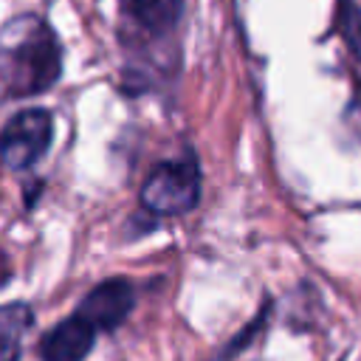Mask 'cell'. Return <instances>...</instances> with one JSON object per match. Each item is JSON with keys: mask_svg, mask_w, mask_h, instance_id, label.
Segmentation results:
<instances>
[{"mask_svg": "<svg viewBox=\"0 0 361 361\" xmlns=\"http://www.w3.org/2000/svg\"><path fill=\"white\" fill-rule=\"evenodd\" d=\"M135 290L130 279H104L99 282L79 305V316L93 327V330H116L133 310Z\"/></svg>", "mask_w": 361, "mask_h": 361, "instance_id": "obj_4", "label": "cell"}, {"mask_svg": "<svg viewBox=\"0 0 361 361\" xmlns=\"http://www.w3.org/2000/svg\"><path fill=\"white\" fill-rule=\"evenodd\" d=\"M121 8L147 34H164L178 23L183 0H121Z\"/></svg>", "mask_w": 361, "mask_h": 361, "instance_id": "obj_6", "label": "cell"}, {"mask_svg": "<svg viewBox=\"0 0 361 361\" xmlns=\"http://www.w3.org/2000/svg\"><path fill=\"white\" fill-rule=\"evenodd\" d=\"M62 71L56 34L39 17L23 14L0 31V82L11 96L45 93Z\"/></svg>", "mask_w": 361, "mask_h": 361, "instance_id": "obj_1", "label": "cell"}, {"mask_svg": "<svg viewBox=\"0 0 361 361\" xmlns=\"http://www.w3.org/2000/svg\"><path fill=\"white\" fill-rule=\"evenodd\" d=\"M31 322H34V313L23 302L0 307V361H17L20 341L28 333Z\"/></svg>", "mask_w": 361, "mask_h": 361, "instance_id": "obj_7", "label": "cell"}, {"mask_svg": "<svg viewBox=\"0 0 361 361\" xmlns=\"http://www.w3.org/2000/svg\"><path fill=\"white\" fill-rule=\"evenodd\" d=\"M93 338L96 330L79 313H73L65 322H59L51 333H45L39 344V355L42 361H82L90 353Z\"/></svg>", "mask_w": 361, "mask_h": 361, "instance_id": "obj_5", "label": "cell"}, {"mask_svg": "<svg viewBox=\"0 0 361 361\" xmlns=\"http://www.w3.org/2000/svg\"><path fill=\"white\" fill-rule=\"evenodd\" d=\"M54 118L48 110H20L0 133V161L8 169H28L34 166L45 149L51 147Z\"/></svg>", "mask_w": 361, "mask_h": 361, "instance_id": "obj_3", "label": "cell"}, {"mask_svg": "<svg viewBox=\"0 0 361 361\" xmlns=\"http://www.w3.org/2000/svg\"><path fill=\"white\" fill-rule=\"evenodd\" d=\"M341 34L347 48L361 59V0L341 3Z\"/></svg>", "mask_w": 361, "mask_h": 361, "instance_id": "obj_8", "label": "cell"}, {"mask_svg": "<svg viewBox=\"0 0 361 361\" xmlns=\"http://www.w3.org/2000/svg\"><path fill=\"white\" fill-rule=\"evenodd\" d=\"M200 197V172L192 158L158 164L141 186V203L152 214L175 217L195 209Z\"/></svg>", "mask_w": 361, "mask_h": 361, "instance_id": "obj_2", "label": "cell"}]
</instances>
